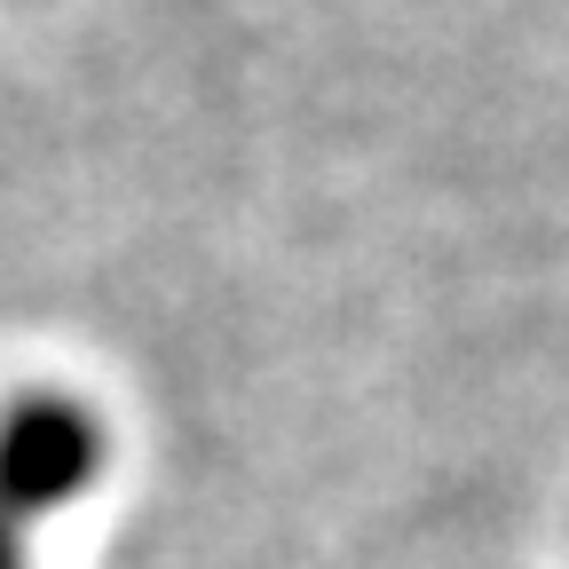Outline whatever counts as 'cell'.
I'll return each instance as SVG.
<instances>
[{
    "mask_svg": "<svg viewBox=\"0 0 569 569\" xmlns=\"http://www.w3.org/2000/svg\"><path fill=\"white\" fill-rule=\"evenodd\" d=\"M103 459V436L80 403H56V396H32L0 419V507L9 515H40V507H63L71 490H88Z\"/></svg>",
    "mask_w": 569,
    "mask_h": 569,
    "instance_id": "1",
    "label": "cell"
},
{
    "mask_svg": "<svg viewBox=\"0 0 569 569\" xmlns=\"http://www.w3.org/2000/svg\"><path fill=\"white\" fill-rule=\"evenodd\" d=\"M0 569H17V538H9V522H0Z\"/></svg>",
    "mask_w": 569,
    "mask_h": 569,
    "instance_id": "2",
    "label": "cell"
}]
</instances>
